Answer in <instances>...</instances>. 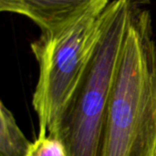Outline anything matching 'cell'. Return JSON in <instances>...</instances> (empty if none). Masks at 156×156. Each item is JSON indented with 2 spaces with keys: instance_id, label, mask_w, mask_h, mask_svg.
Here are the masks:
<instances>
[{
  "instance_id": "6da1fadb",
  "label": "cell",
  "mask_w": 156,
  "mask_h": 156,
  "mask_svg": "<svg viewBox=\"0 0 156 156\" xmlns=\"http://www.w3.org/2000/svg\"><path fill=\"white\" fill-rule=\"evenodd\" d=\"M149 0H133L100 156H154L156 42Z\"/></svg>"
},
{
  "instance_id": "7a4b0ae2",
  "label": "cell",
  "mask_w": 156,
  "mask_h": 156,
  "mask_svg": "<svg viewBox=\"0 0 156 156\" xmlns=\"http://www.w3.org/2000/svg\"><path fill=\"white\" fill-rule=\"evenodd\" d=\"M133 0H113L101 15L94 48L58 135L69 156H100L104 124Z\"/></svg>"
},
{
  "instance_id": "3957f363",
  "label": "cell",
  "mask_w": 156,
  "mask_h": 156,
  "mask_svg": "<svg viewBox=\"0 0 156 156\" xmlns=\"http://www.w3.org/2000/svg\"><path fill=\"white\" fill-rule=\"evenodd\" d=\"M101 13L87 14L58 33H41L31 44L39 68L32 100L38 137H58L90 59Z\"/></svg>"
},
{
  "instance_id": "277c9868",
  "label": "cell",
  "mask_w": 156,
  "mask_h": 156,
  "mask_svg": "<svg viewBox=\"0 0 156 156\" xmlns=\"http://www.w3.org/2000/svg\"><path fill=\"white\" fill-rule=\"evenodd\" d=\"M110 0H0V11L21 15L44 34L58 33L90 13H101Z\"/></svg>"
},
{
  "instance_id": "5b68a950",
  "label": "cell",
  "mask_w": 156,
  "mask_h": 156,
  "mask_svg": "<svg viewBox=\"0 0 156 156\" xmlns=\"http://www.w3.org/2000/svg\"><path fill=\"white\" fill-rule=\"evenodd\" d=\"M31 143L18 127L14 115L0 104V156H26Z\"/></svg>"
},
{
  "instance_id": "8992f818",
  "label": "cell",
  "mask_w": 156,
  "mask_h": 156,
  "mask_svg": "<svg viewBox=\"0 0 156 156\" xmlns=\"http://www.w3.org/2000/svg\"><path fill=\"white\" fill-rule=\"evenodd\" d=\"M26 156H69L64 143L58 138L46 135L31 144Z\"/></svg>"
},
{
  "instance_id": "52a82bcc",
  "label": "cell",
  "mask_w": 156,
  "mask_h": 156,
  "mask_svg": "<svg viewBox=\"0 0 156 156\" xmlns=\"http://www.w3.org/2000/svg\"><path fill=\"white\" fill-rule=\"evenodd\" d=\"M154 156H156V152H155V155H154Z\"/></svg>"
}]
</instances>
